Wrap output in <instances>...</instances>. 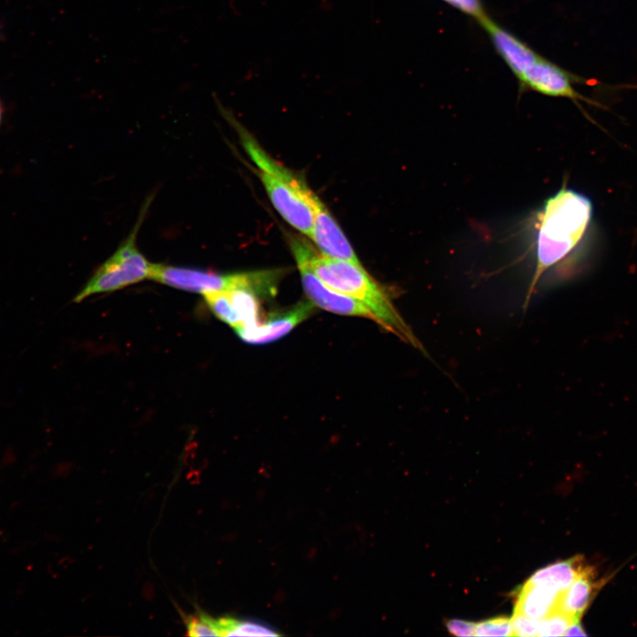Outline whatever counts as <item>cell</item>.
Masks as SVG:
<instances>
[{"label":"cell","mask_w":637,"mask_h":637,"mask_svg":"<svg viewBox=\"0 0 637 637\" xmlns=\"http://www.w3.org/2000/svg\"><path fill=\"white\" fill-rule=\"evenodd\" d=\"M289 242L294 257L302 258L326 286L360 302L375 315L378 325L404 342L425 351L388 294L362 265L318 252L309 242L298 236H290Z\"/></svg>","instance_id":"obj_1"},{"label":"cell","mask_w":637,"mask_h":637,"mask_svg":"<svg viewBox=\"0 0 637 637\" xmlns=\"http://www.w3.org/2000/svg\"><path fill=\"white\" fill-rule=\"evenodd\" d=\"M592 211V203L587 196L565 188L546 201L539 221L536 266L526 305L542 274L563 260L579 242Z\"/></svg>","instance_id":"obj_2"},{"label":"cell","mask_w":637,"mask_h":637,"mask_svg":"<svg viewBox=\"0 0 637 637\" xmlns=\"http://www.w3.org/2000/svg\"><path fill=\"white\" fill-rule=\"evenodd\" d=\"M219 109L236 127L274 208L289 225L311 239L314 211L324 205L322 201L302 178L272 159L230 112L222 106Z\"/></svg>","instance_id":"obj_3"},{"label":"cell","mask_w":637,"mask_h":637,"mask_svg":"<svg viewBox=\"0 0 637 637\" xmlns=\"http://www.w3.org/2000/svg\"><path fill=\"white\" fill-rule=\"evenodd\" d=\"M501 58L516 77L519 91L531 90L548 96L564 97L576 104L580 101L596 104L575 88V84L587 83L585 78L547 59L520 38L505 46Z\"/></svg>","instance_id":"obj_4"},{"label":"cell","mask_w":637,"mask_h":637,"mask_svg":"<svg viewBox=\"0 0 637 637\" xmlns=\"http://www.w3.org/2000/svg\"><path fill=\"white\" fill-rule=\"evenodd\" d=\"M282 272L265 270L236 273H216L199 269L153 264L150 279L189 292L205 294L249 290L256 295L272 294Z\"/></svg>","instance_id":"obj_5"},{"label":"cell","mask_w":637,"mask_h":637,"mask_svg":"<svg viewBox=\"0 0 637 637\" xmlns=\"http://www.w3.org/2000/svg\"><path fill=\"white\" fill-rule=\"evenodd\" d=\"M149 203L145 204L135 226L114 254L93 274L87 285L74 297L79 303L91 295L111 292L150 279L152 268L136 246L138 230Z\"/></svg>","instance_id":"obj_6"},{"label":"cell","mask_w":637,"mask_h":637,"mask_svg":"<svg viewBox=\"0 0 637 637\" xmlns=\"http://www.w3.org/2000/svg\"><path fill=\"white\" fill-rule=\"evenodd\" d=\"M302 284L309 300L326 311L366 318L377 323L375 315L363 303L326 286L300 257H295Z\"/></svg>","instance_id":"obj_7"},{"label":"cell","mask_w":637,"mask_h":637,"mask_svg":"<svg viewBox=\"0 0 637 637\" xmlns=\"http://www.w3.org/2000/svg\"><path fill=\"white\" fill-rule=\"evenodd\" d=\"M315 311L311 302H301L280 314H275L263 322L234 328L238 336L249 343L262 344L278 340L288 334L296 326L308 318Z\"/></svg>","instance_id":"obj_8"},{"label":"cell","mask_w":637,"mask_h":637,"mask_svg":"<svg viewBox=\"0 0 637 637\" xmlns=\"http://www.w3.org/2000/svg\"><path fill=\"white\" fill-rule=\"evenodd\" d=\"M562 595L547 586L526 582L517 595L514 611L540 620L558 609Z\"/></svg>","instance_id":"obj_9"},{"label":"cell","mask_w":637,"mask_h":637,"mask_svg":"<svg viewBox=\"0 0 637 637\" xmlns=\"http://www.w3.org/2000/svg\"><path fill=\"white\" fill-rule=\"evenodd\" d=\"M595 580L592 568L585 566L561 595L557 610L579 621L601 587V582Z\"/></svg>","instance_id":"obj_10"},{"label":"cell","mask_w":637,"mask_h":637,"mask_svg":"<svg viewBox=\"0 0 637 637\" xmlns=\"http://www.w3.org/2000/svg\"><path fill=\"white\" fill-rule=\"evenodd\" d=\"M585 568L579 557L556 562L535 572L526 582L564 593Z\"/></svg>","instance_id":"obj_11"},{"label":"cell","mask_w":637,"mask_h":637,"mask_svg":"<svg viewBox=\"0 0 637 637\" xmlns=\"http://www.w3.org/2000/svg\"><path fill=\"white\" fill-rule=\"evenodd\" d=\"M221 636H278L271 626L255 620H237L232 618L218 619Z\"/></svg>","instance_id":"obj_12"},{"label":"cell","mask_w":637,"mask_h":637,"mask_svg":"<svg viewBox=\"0 0 637 637\" xmlns=\"http://www.w3.org/2000/svg\"><path fill=\"white\" fill-rule=\"evenodd\" d=\"M228 294L235 311L241 318L240 326L259 322V302L255 293L246 289H237L228 291Z\"/></svg>","instance_id":"obj_13"},{"label":"cell","mask_w":637,"mask_h":637,"mask_svg":"<svg viewBox=\"0 0 637 637\" xmlns=\"http://www.w3.org/2000/svg\"><path fill=\"white\" fill-rule=\"evenodd\" d=\"M211 311L222 321L236 328L242 326V320L235 311L228 292H210L203 294Z\"/></svg>","instance_id":"obj_14"},{"label":"cell","mask_w":637,"mask_h":637,"mask_svg":"<svg viewBox=\"0 0 637 637\" xmlns=\"http://www.w3.org/2000/svg\"><path fill=\"white\" fill-rule=\"evenodd\" d=\"M574 621L565 613L556 610L539 620L537 636H563Z\"/></svg>","instance_id":"obj_15"},{"label":"cell","mask_w":637,"mask_h":637,"mask_svg":"<svg viewBox=\"0 0 637 637\" xmlns=\"http://www.w3.org/2000/svg\"><path fill=\"white\" fill-rule=\"evenodd\" d=\"M186 625L189 636H219L218 619L203 612L188 618Z\"/></svg>","instance_id":"obj_16"},{"label":"cell","mask_w":637,"mask_h":637,"mask_svg":"<svg viewBox=\"0 0 637 637\" xmlns=\"http://www.w3.org/2000/svg\"><path fill=\"white\" fill-rule=\"evenodd\" d=\"M475 636H513L511 619L493 618L475 624Z\"/></svg>","instance_id":"obj_17"},{"label":"cell","mask_w":637,"mask_h":637,"mask_svg":"<svg viewBox=\"0 0 637 637\" xmlns=\"http://www.w3.org/2000/svg\"><path fill=\"white\" fill-rule=\"evenodd\" d=\"M459 12L474 19L478 23L487 16L481 0H441Z\"/></svg>","instance_id":"obj_18"},{"label":"cell","mask_w":637,"mask_h":637,"mask_svg":"<svg viewBox=\"0 0 637 637\" xmlns=\"http://www.w3.org/2000/svg\"><path fill=\"white\" fill-rule=\"evenodd\" d=\"M513 636H537L539 620L514 611L511 618Z\"/></svg>","instance_id":"obj_19"},{"label":"cell","mask_w":637,"mask_h":637,"mask_svg":"<svg viewBox=\"0 0 637 637\" xmlns=\"http://www.w3.org/2000/svg\"><path fill=\"white\" fill-rule=\"evenodd\" d=\"M449 632L456 636H473L475 624L460 619H451L446 623Z\"/></svg>","instance_id":"obj_20"},{"label":"cell","mask_w":637,"mask_h":637,"mask_svg":"<svg viewBox=\"0 0 637 637\" xmlns=\"http://www.w3.org/2000/svg\"><path fill=\"white\" fill-rule=\"evenodd\" d=\"M565 636H585L587 633L584 632V629L582 628L581 625L579 621H574L571 624V625L566 630Z\"/></svg>","instance_id":"obj_21"},{"label":"cell","mask_w":637,"mask_h":637,"mask_svg":"<svg viewBox=\"0 0 637 637\" xmlns=\"http://www.w3.org/2000/svg\"><path fill=\"white\" fill-rule=\"evenodd\" d=\"M1 119H2V106H1V103H0V122H1Z\"/></svg>","instance_id":"obj_22"}]
</instances>
